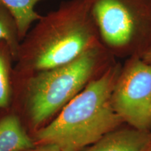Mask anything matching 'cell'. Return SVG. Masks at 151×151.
<instances>
[{
	"label": "cell",
	"mask_w": 151,
	"mask_h": 151,
	"mask_svg": "<svg viewBox=\"0 0 151 151\" xmlns=\"http://www.w3.org/2000/svg\"><path fill=\"white\" fill-rule=\"evenodd\" d=\"M99 44L88 0H69L41 16L22 39L17 58L35 73L67 65Z\"/></svg>",
	"instance_id": "cell-1"
},
{
	"label": "cell",
	"mask_w": 151,
	"mask_h": 151,
	"mask_svg": "<svg viewBox=\"0 0 151 151\" xmlns=\"http://www.w3.org/2000/svg\"><path fill=\"white\" fill-rule=\"evenodd\" d=\"M121 69L112 64L92 79L37 132L39 143L53 145L61 151H82L118 128L122 120L113 109L111 94Z\"/></svg>",
	"instance_id": "cell-2"
},
{
	"label": "cell",
	"mask_w": 151,
	"mask_h": 151,
	"mask_svg": "<svg viewBox=\"0 0 151 151\" xmlns=\"http://www.w3.org/2000/svg\"><path fill=\"white\" fill-rule=\"evenodd\" d=\"M113 57L99 44L67 65L30 75L24 90L33 124L39 125L63 108L112 65Z\"/></svg>",
	"instance_id": "cell-3"
},
{
	"label": "cell",
	"mask_w": 151,
	"mask_h": 151,
	"mask_svg": "<svg viewBox=\"0 0 151 151\" xmlns=\"http://www.w3.org/2000/svg\"><path fill=\"white\" fill-rule=\"evenodd\" d=\"M100 41L113 56L140 57L151 48V0H88Z\"/></svg>",
	"instance_id": "cell-4"
},
{
	"label": "cell",
	"mask_w": 151,
	"mask_h": 151,
	"mask_svg": "<svg viewBox=\"0 0 151 151\" xmlns=\"http://www.w3.org/2000/svg\"><path fill=\"white\" fill-rule=\"evenodd\" d=\"M111 102L122 122L148 131L151 127V64L140 57L129 58L117 79Z\"/></svg>",
	"instance_id": "cell-5"
},
{
	"label": "cell",
	"mask_w": 151,
	"mask_h": 151,
	"mask_svg": "<svg viewBox=\"0 0 151 151\" xmlns=\"http://www.w3.org/2000/svg\"><path fill=\"white\" fill-rule=\"evenodd\" d=\"M151 134L132 127L109 132L86 151H149Z\"/></svg>",
	"instance_id": "cell-6"
},
{
	"label": "cell",
	"mask_w": 151,
	"mask_h": 151,
	"mask_svg": "<svg viewBox=\"0 0 151 151\" xmlns=\"http://www.w3.org/2000/svg\"><path fill=\"white\" fill-rule=\"evenodd\" d=\"M34 147L18 117L9 115L0 120V151H27Z\"/></svg>",
	"instance_id": "cell-7"
},
{
	"label": "cell",
	"mask_w": 151,
	"mask_h": 151,
	"mask_svg": "<svg viewBox=\"0 0 151 151\" xmlns=\"http://www.w3.org/2000/svg\"><path fill=\"white\" fill-rule=\"evenodd\" d=\"M42 1L44 0H0L16 19L21 41L29 32L32 24L41 17L36 11L35 6Z\"/></svg>",
	"instance_id": "cell-8"
},
{
	"label": "cell",
	"mask_w": 151,
	"mask_h": 151,
	"mask_svg": "<svg viewBox=\"0 0 151 151\" xmlns=\"http://www.w3.org/2000/svg\"><path fill=\"white\" fill-rule=\"evenodd\" d=\"M0 41L8 44L13 58L18 57L21 43L16 20L9 9L0 1Z\"/></svg>",
	"instance_id": "cell-9"
},
{
	"label": "cell",
	"mask_w": 151,
	"mask_h": 151,
	"mask_svg": "<svg viewBox=\"0 0 151 151\" xmlns=\"http://www.w3.org/2000/svg\"><path fill=\"white\" fill-rule=\"evenodd\" d=\"M10 58H13L6 43L0 41V108L9 104L11 96V83Z\"/></svg>",
	"instance_id": "cell-10"
},
{
	"label": "cell",
	"mask_w": 151,
	"mask_h": 151,
	"mask_svg": "<svg viewBox=\"0 0 151 151\" xmlns=\"http://www.w3.org/2000/svg\"><path fill=\"white\" fill-rule=\"evenodd\" d=\"M37 148H32L27 151H61L58 147L50 144H41Z\"/></svg>",
	"instance_id": "cell-11"
},
{
	"label": "cell",
	"mask_w": 151,
	"mask_h": 151,
	"mask_svg": "<svg viewBox=\"0 0 151 151\" xmlns=\"http://www.w3.org/2000/svg\"><path fill=\"white\" fill-rule=\"evenodd\" d=\"M141 58H142L145 62H148L149 64H151V48H150L148 51L145 52V53L143 54V55L141 57Z\"/></svg>",
	"instance_id": "cell-12"
},
{
	"label": "cell",
	"mask_w": 151,
	"mask_h": 151,
	"mask_svg": "<svg viewBox=\"0 0 151 151\" xmlns=\"http://www.w3.org/2000/svg\"><path fill=\"white\" fill-rule=\"evenodd\" d=\"M149 151H151V139H150V147H149Z\"/></svg>",
	"instance_id": "cell-13"
},
{
	"label": "cell",
	"mask_w": 151,
	"mask_h": 151,
	"mask_svg": "<svg viewBox=\"0 0 151 151\" xmlns=\"http://www.w3.org/2000/svg\"><path fill=\"white\" fill-rule=\"evenodd\" d=\"M150 114H151V107H150Z\"/></svg>",
	"instance_id": "cell-14"
}]
</instances>
